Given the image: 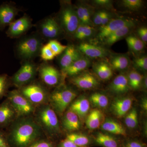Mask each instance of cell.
I'll use <instances>...</instances> for the list:
<instances>
[{
  "label": "cell",
  "instance_id": "1",
  "mask_svg": "<svg viewBox=\"0 0 147 147\" xmlns=\"http://www.w3.org/2000/svg\"><path fill=\"white\" fill-rule=\"evenodd\" d=\"M41 129L36 121L25 117L11 125L7 136L11 147H29L40 137Z\"/></svg>",
  "mask_w": 147,
  "mask_h": 147
},
{
  "label": "cell",
  "instance_id": "2",
  "mask_svg": "<svg viewBox=\"0 0 147 147\" xmlns=\"http://www.w3.org/2000/svg\"><path fill=\"white\" fill-rule=\"evenodd\" d=\"M44 41L36 32L21 37L14 48L16 57L22 62L33 60L39 56Z\"/></svg>",
  "mask_w": 147,
  "mask_h": 147
},
{
  "label": "cell",
  "instance_id": "3",
  "mask_svg": "<svg viewBox=\"0 0 147 147\" xmlns=\"http://www.w3.org/2000/svg\"><path fill=\"white\" fill-rule=\"evenodd\" d=\"M36 118V122L48 134L54 136L59 133L60 128L57 116L50 105H41L37 112Z\"/></svg>",
  "mask_w": 147,
  "mask_h": 147
},
{
  "label": "cell",
  "instance_id": "4",
  "mask_svg": "<svg viewBox=\"0 0 147 147\" xmlns=\"http://www.w3.org/2000/svg\"><path fill=\"white\" fill-rule=\"evenodd\" d=\"M57 19L64 32L69 36H73L79 26V21L76 9L70 2H61Z\"/></svg>",
  "mask_w": 147,
  "mask_h": 147
},
{
  "label": "cell",
  "instance_id": "5",
  "mask_svg": "<svg viewBox=\"0 0 147 147\" xmlns=\"http://www.w3.org/2000/svg\"><path fill=\"white\" fill-rule=\"evenodd\" d=\"M77 94V93L71 88L61 86L50 94V106L55 112L62 114L75 99Z\"/></svg>",
  "mask_w": 147,
  "mask_h": 147
},
{
  "label": "cell",
  "instance_id": "6",
  "mask_svg": "<svg viewBox=\"0 0 147 147\" xmlns=\"http://www.w3.org/2000/svg\"><path fill=\"white\" fill-rule=\"evenodd\" d=\"M36 32L44 41L57 40L64 32L57 18L48 16L38 21L34 25Z\"/></svg>",
  "mask_w": 147,
  "mask_h": 147
},
{
  "label": "cell",
  "instance_id": "7",
  "mask_svg": "<svg viewBox=\"0 0 147 147\" xmlns=\"http://www.w3.org/2000/svg\"><path fill=\"white\" fill-rule=\"evenodd\" d=\"M38 66L33 61L22 62L19 69L10 77L11 85L18 89L33 82L38 72Z\"/></svg>",
  "mask_w": 147,
  "mask_h": 147
},
{
  "label": "cell",
  "instance_id": "8",
  "mask_svg": "<svg viewBox=\"0 0 147 147\" xmlns=\"http://www.w3.org/2000/svg\"><path fill=\"white\" fill-rule=\"evenodd\" d=\"M17 90L34 105L44 104L50 96L45 87L38 82L34 81Z\"/></svg>",
  "mask_w": 147,
  "mask_h": 147
},
{
  "label": "cell",
  "instance_id": "9",
  "mask_svg": "<svg viewBox=\"0 0 147 147\" xmlns=\"http://www.w3.org/2000/svg\"><path fill=\"white\" fill-rule=\"evenodd\" d=\"M6 96L18 117L28 116L34 113V105L27 100L18 90L9 91Z\"/></svg>",
  "mask_w": 147,
  "mask_h": 147
},
{
  "label": "cell",
  "instance_id": "10",
  "mask_svg": "<svg viewBox=\"0 0 147 147\" xmlns=\"http://www.w3.org/2000/svg\"><path fill=\"white\" fill-rule=\"evenodd\" d=\"M38 72L42 83L48 87L57 86L63 79L60 71L46 62L38 66Z\"/></svg>",
  "mask_w": 147,
  "mask_h": 147
},
{
  "label": "cell",
  "instance_id": "11",
  "mask_svg": "<svg viewBox=\"0 0 147 147\" xmlns=\"http://www.w3.org/2000/svg\"><path fill=\"white\" fill-rule=\"evenodd\" d=\"M34 26L30 16L25 13L21 18L13 21L9 25L6 34L10 38H19L25 35Z\"/></svg>",
  "mask_w": 147,
  "mask_h": 147
},
{
  "label": "cell",
  "instance_id": "12",
  "mask_svg": "<svg viewBox=\"0 0 147 147\" xmlns=\"http://www.w3.org/2000/svg\"><path fill=\"white\" fill-rule=\"evenodd\" d=\"M12 2H6L0 5V30H3L15 21L16 16L21 11Z\"/></svg>",
  "mask_w": 147,
  "mask_h": 147
},
{
  "label": "cell",
  "instance_id": "13",
  "mask_svg": "<svg viewBox=\"0 0 147 147\" xmlns=\"http://www.w3.org/2000/svg\"><path fill=\"white\" fill-rule=\"evenodd\" d=\"M134 23V21L128 18H122L111 19L108 24L103 26L100 27L98 34V38L104 40L119 29Z\"/></svg>",
  "mask_w": 147,
  "mask_h": 147
},
{
  "label": "cell",
  "instance_id": "14",
  "mask_svg": "<svg viewBox=\"0 0 147 147\" xmlns=\"http://www.w3.org/2000/svg\"><path fill=\"white\" fill-rule=\"evenodd\" d=\"M83 57V55L76 47L73 45H67L59 58V63L61 70V72Z\"/></svg>",
  "mask_w": 147,
  "mask_h": 147
},
{
  "label": "cell",
  "instance_id": "15",
  "mask_svg": "<svg viewBox=\"0 0 147 147\" xmlns=\"http://www.w3.org/2000/svg\"><path fill=\"white\" fill-rule=\"evenodd\" d=\"M69 81L74 86L82 89H91L99 85L97 79L89 72H85L71 77Z\"/></svg>",
  "mask_w": 147,
  "mask_h": 147
},
{
  "label": "cell",
  "instance_id": "16",
  "mask_svg": "<svg viewBox=\"0 0 147 147\" xmlns=\"http://www.w3.org/2000/svg\"><path fill=\"white\" fill-rule=\"evenodd\" d=\"M18 117L9 100L6 98L0 104V128H5Z\"/></svg>",
  "mask_w": 147,
  "mask_h": 147
},
{
  "label": "cell",
  "instance_id": "17",
  "mask_svg": "<svg viewBox=\"0 0 147 147\" xmlns=\"http://www.w3.org/2000/svg\"><path fill=\"white\" fill-rule=\"evenodd\" d=\"M76 48L82 54L90 58H104L109 54L108 50L104 47L88 42L80 43Z\"/></svg>",
  "mask_w": 147,
  "mask_h": 147
},
{
  "label": "cell",
  "instance_id": "18",
  "mask_svg": "<svg viewBox=\"0 0 147 147\" xmlns=\"http://www.w3.org/2000/svg\"><path fill=\"white\" fill-rule=\"evenodd\" d=\"M133 99L131 97H121L114 100L111 105V110L114 115L119 118L127 114L131 109Z\"/></svg>",
  "mask_w": 147,
  "mask_h": 147
},
{
  "label": "cell",
  "instance_id": "19",
  "mask_svg": "<svg viewBox=\"0 0 147 147\" xmlns=\"http://www.w3.org/2000/svg\"><path fill=\"white\" fill-rule=\"evenodd\" d=\"M91 61L88 58L83 57L74 62L67 68L61 71L63 78L66 76L73 77L79 74L89 66Z\"/></svg>",
  "mask_w": 147,
  "mask_h": 147
},
{
  "label": "cell",
  "instance_id": "20",
  "mask_svg": "<svg viewBox=\"0 0 147 147\" xmlns=\"http://www.w3.org/2000/svg\"><path fill=\"white\" fill-rule=\"evenodd\" d=\"M90 102L86 98L81 97L71 102L69 110L74 112L79 117L80 121L86 118L89 113Z\"/></svg>",
  "mask_w": 147,
  "mask_h": 147
},
{
  "label": "cell",
  "instance_id": "21",
  "mask_svg": "<svg viewBox=\"0 0 147 147\" xmlns=\"http://www.w3.org/2000/svg\"><path fill=\"white\" fill-rule=\"evenodd\" d=\"M64 129L69 132H73L80 129L81 121L78 116L71 110H69L65 114L62 120Z\"/></svg>",
  "mask_w": 147,
  "mask_h": 147
},
{
  "label": "cell",
  "instance_id": "22",
  "mask_svg": "<svg viewBox=\"0 0 147 147\" xmlns=\"http://www.w3.org/2000/svg\"><path fill=\"white\" fill-rule=\"evenodd\" d=\"M127 76L123 74H119L111 82L110 90L117 94H121L126 93L129 89Z\"/></svg>",
  "mask_w": 147,
  "mask_h": 147
},
{
  "label": "cell",
  "instance_id": "23",
  "mask_svg": "<svg viewBox=\"0 0 147 147\" xmlns=\"http://www.w3.org/2000/svg\"><path fill=\"white\" fill-rule=\"evenodd\" d=\"M93 140L94 143L102 147H121V143L115 137L102 132L98 133Z\"/></svg>",
  "mask_w": 147,
  "mask_h": 147
},
{
  "label": "cell",
  "instance_id": "24",
  "mask_svg": "<svg viewBox=\"0 0 147 147\" xmlns=\"http://www.w3.org/2000/svg\"><path fill=\"white\" fill-rule=\"evenodd\" d=\"M103 115L102 111L98 109H94L91 111L86 119V123L89 129H94L98 128L103 123Z\"/></svg>",
  "mask_w": 147,
  "mask_h": 147
},
{
  "label": "cell",
  "instance_id": "25",
  "mask_svg": "<svg viewBox=\"0 0 147 147\" xmlns=\"http://www.w3.org/2000/svg\"><path fill=\"white\" fill-rule=\"evenodd\" d=\"M100 126L102 130L107 132L115 135L126 136L125 129L120 123L115 121L108 119L104 121Z\"/></svg>",
  "mask_w": 147,
  "mask_h": 147
},
{
  "label": "cell",
  "instance_id": "26",
  "mask_svg": "<svg viewBox=\"0 0 147 147\" xmlns=\"http://www.w3.org/2000/svg\"><path fill=\"white\" fill-rule=\"evenodd\" d=\"M135 25V23L123 27L114 32L104 40L106 45H111L126 36Z\"/></svg>",
  "mask_w": 147,
  "mask_h": 147
},
{
  "label": "cell",
  "instance_id": "27",
  "mask_svg": "<svg viewBox=\"0 0 147 147\" xmlns=\"http://www.w3.org/2000/svg\"><path fill=\"white\" fill-rule=\"evenodd\" d=\"M79 24L93 27L91 13L90 8L84 5H79L76 9Z\"/></svg>",
  "mask_w": 147,
  "mask_h": 147
},
{
  "label": "cell",
  "instance_id": "28",
  "mask_svg": "<svg viewBox=\"0 0 147 147\" xmlns=\"http://www.w3.org/2000/svg\"><path fill=\"white\" fill-rule=\"evenodd\" d=\"M93 69L98 76L102 80H108L113 75L112 67L104 62L96 63L94 66Z\"/></svg>",
  "mask_w": 147,
  "mask_h": 147
},
{
  "label": "cell",
  "instance_id": "29",
  "mask_svg": "<svg viewBox=\"0 0 147 147\" xmlns=\"http://www.w3.org/2000/svg\"><path fill=\"white\" fill-rule=\"evenodd\" d=\"M66 139L70 140L80 147H90L93 144V140L89 137L82 134L72 133L67 135Z\"/></svg>",
  "mask_w": 147,
  "mask_h": 147
},
{
  "label": "cell",
  "instance_id": "30",
  "mask_svg": "<svg viewBox=\"0 0 147 147\" xmlns=\"http://www.w3.org/2000/svg\"><path fill=\"white\" fill-rule=\"evenodd\" d=\"M110 63L112 68L117 70H122L128 67L130 61L126 55H118L112 57Z\"/></svg>",
  "mask_w": 147,
  "mask_h": 147
},
{
  "label": "cell",
  "instance_id": "31",
  "mask_svg": "<svg viewBox=\"0 0 147 147\" xmlns=\"http://www.w3.org/2000/svg\"><path fill=\"white\" fill-rule=\"evenodd\" d=\"M94 32V29L93 27L87 25L79 24L73 36L77 39H86L91 36Z\"/></svg>",
  "mask_w": 147,
  "mask_h": 147
},
{
  "label": "cell",
  "instance_id": "32",
  "mask_svg": "<svg viewBox=\"0 0 147 147\" xmlns=\"http://www.w3.org/2000/svg\"><path fill=\"white\" fill-rule=\"evenodd\" d=\"M90 101L93 105L98 108H106L109 104L107 96L99 92L93 93L90 96Z\"/></svg>",
  "mask_w": 147,
  "mask_h": 147
},
{
  "label": "cell",
  "instance_id": "33",
  "mask_svg": "<svg viewBox=\"0 0 147 147\" xmlns=\"http://www.w3.org/2000/svg\"><path fill=\"white\" fill-rule=\"evenodd\" d=\"M129 85L134 90L139 88L143 81V76L137 71L132 70L129 73L127 76Z\"/></svg>",
  "mask_w": 147,
  "mask_h": 147
},
{
  "label": "cell",
  "instance_id": "34",
  "mask_svg": "<svg viewBox=\"0 0 147 147\" xmlns=\"http://www.w3.org/2000/svg\"><path fill=\"white\" fill-rule=\"evenodd\" d=\"M126 41L129 47L135 52L142 51L144 47V43L141 39L133 36H127Z\"/></svg>",
  "mask_w": 147,
  "mask_h": 147
},
{
  "label": "cell",
  "instance_id": "35",
  "mask_svg": "<svg viewBox=\"0 0 147 147\" xmlns=\"http://www.w3.org/2000/svg\"><path fill=\"white\" fill-rule=\"evenodd\" d=\"M11 85L10 77L6 74H0V99L7 95Z\"/></svg>",
  "mask_w": 147,
  "mask_h": 147
},
{
  "label": "cell",
  "instance_id": "36",
  "mask_svg": "<svg viewBox=\"0 0 147 147\" xmlns=\"http://www.w3.org/2000/svg\"><path fill=\"white\" fill-rule=\"evenodd\" d=\"M125 123L129 128H134L137 126L138 124V115L136 108H132L127 114L125 119Z\"/></svg>",
  "mask_w": 147,
  "mask_h": 147
},
{
  "label": "cell",
  "instance_id": "37",
  "mask_svg": "<svg viewBox=\"0 0 147 147\" xmlns=\"http://www.w3.org/2000/svg\"><path fill=\"white\" fill-rule=\"evenodd\" d=\"M47 44L56 57L61 55L67 47L66 45H62L57 40H50L47 42Z\"/></svg>",
  "mask_w": 147,
  "mask_h": 147
},
{
  "label": "cell",
  "instance_id": "38",
  "mask_svg": "<svg viewBox=\"0 0 147 147\" xmlns=\"http://www.w3.org/2000/svg\"><path fill=\"white\" fill-rule=\"evenodd\" d=\"M39 56L42 60L45 61V62L53 60L56 57L55 54L47 45V43L42 46Z\"/></svg>",
  "mask_w": 147,
  "mask_h": 147
},
{
  "label": "cell",
  "instance_id": "39",
  "mask_svg": "<svg viewBox=\"0 0 147 147\" xmlns=\"http://www.w3.org/2000/svg\"><path fill=\"white\" fill-rule=\"evenodd\" d=\"M143 3L142 0H123L122 1L124 6L131 10H138L143 5Z\"/></svg>",
  "mask_w": 147,
  "mask_h": 147
},
{
  "label": "cell",
  "instance_id": "40",
  "mask_svg": "<svg viewBox=\"0 0 147 147\" xmlns=\"http://www.w3.org/2000/svg\"><path fill=\"white\" fill-rule=\"evenodd\" d=\"M121 147H146V145L139 140L131 139L121 142Z\"/></svg>",
  "mask_w": 147,
  "mask_h": 147
},
{
  "label": "cell",
  "instance_id": "41",
  "mask_svg": "<svg viewBox=\"0 0 147 147\" xmlns=\"http://www.w3.org/2000/svg\"><path fill=\"white\" fill-rule=\"evenodd\" d=\"M134 64L137 68L144 71L147 70V58L146 56H142L135 59Z\"/></svg>",
  "mask_w": 147,
  "mask_h": 147
},
{
  "label": "cell",
  "instance_id": "42",
  "mask_svg": "<svg viewBox=\"0 0 147 147\" xmlns=\"http://www.w3.org/2000/svg\"><path fill=\"white\" fill-rule=\"evenodd\" d=\"M53 142L49 140H37L29 147H55Z\"/></svg>",
  "mask_w": 147,
  "mask_h": 147
},
{
  "label": "cell",
  "instance_id": "43",
  "mask_svg": "<svg viewBox=\"0 0 147 147\" xmlns=\"http://www.w3.org/2000/svg\"><path fill=\"white\" fill-rule=\"evenodd\" d=\"M0 147H11L7 139L6 133L0 128Z\"/></svg>",
  "mask_w": 147,
  "mask_h": 147
},
{
  "label": "cell",
  "instance_id": "44",
  "mask_svg": "<svg viewBox=\"0 0 147 147\" xmlns=\"http://www.w3.org/2000/svg\"><path fill=\"white\" fill-rule=\"evenodd\" d=\"M105 11L104 10H100L96 13L92 20L93 24L96 26H100Z\"/></svg>",
  "mask_w": 147,
  "mask_h": 147
},
{
  "label": "cell",
  "instance_id": "45",
  "mask_svg": "<svg viewBox=\"0 0 147 147\" xmlns=\"http://www.w3.org/2000/svg\"><path fill=\"white\" fill-rule=\"evenodd\" d=\"M138 34L139 35L141 40L144 43L147 42V28L146 27H142L138 29Z\"/></svg>",
  "mask_w": 147,
  "mask_h": 147
},
{
  "label": "cell",
  "instance_id": "46",
  "mask_svg": "<svg viewBox=\"0 0 147 147\" xmlns=\"http://www.w3.org/2000/svg\"><path fill=\"white\" fill-rule=\"evenodd\" d=\"M57 147H80L75 144L70 140L65 139L62 140L59 143Z\"/></svg>",
  "mask_w": 147,
  "mask_h": 147
},
{
  "label": "cell",
  "instance_id": "47",
  "mask_svg": "<svg viewBox=\"0 0 147 147\" xmlns=\"http://www.w3.org/2000/svg\"><path fill=\"white\" fill-rule=\"evenodd\" d=\"M96 5L102 7H108L112 5V1L109 0H96L94 1Z\"/></svg>",
  "mask_w": 147,
  "mask_h": 147
},
{
  "label": "cell",
  "instance_id": "48",
  "mask_svg": "<svg viewBox=\"0 0 147 147\" xmlns=\"http://www.w3.org/2000/svg\"><path fill=\"white\" fill-rule=\"evenodd\" d=\"M142 106L144 110L146 111L147 110V100L146 98L142 100Z\"/></svg>",
  "mask_w": 147,
  "mask_h": 147
},
{
  "label": "cell",
  "instance_id": "49",
  "mask_svg": "<svg viewBox=\"0 0 147 147\" xmlns=\"http://www.w3.org/2000/svg\"><path fill=\"white\" fill-rule=\"evenodd\" d=\"M143 80H144V82H143V84H144V88L145 89H146L147 88V76H144V79H143Z\"/></svg>",
  "mask_w": 147,
  "mask_h": 147
}]
</instances>
